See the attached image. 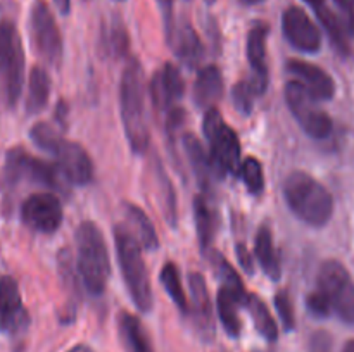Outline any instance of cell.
I'll list each match as a JSON object with an SVG mask.
<instances>
[{"label": "cell", "mask_w": 354, "mask_h": 352, "mask_svg": "<svg viewBox=\"0 0 354 352\" xmlns=\"http://www.w3.org/2000/svg\"><path fill=\"white\" fill-rule=\"evenodd\" d=\"M120 110L127 140L135 154H144L149 147L147 109H145V79L137 57H128L120 81Z\"/></svg>", "instance_id": "cell-1"}, {"label": "cell", "mask_w": 354, "mask_h": 352, "mask_svg": "<svg viewBox=\"0 0 354 352\" xmlns=\"http://www.w3.org/2000/svg\"><path fill=\"white\" fill-rule=\"evenodd\" d=\"M283 197L289 209L303 223L322 228L334 214V197L318 179L304 171H292L283 182Z\"/></svg>", "instance_id": "cell-2"}, {"label": "cell", "mask_w": 354, "mask_h": 352, "mask_svg": "<svg viewBox=\"0 0 354 352\" xmlns=\"http://www.w3.org/2000/svg\"><path fill=\"white\" fill-rule=\"evenodd\" d=\"M78 262L76 269L82 276L85 289L92 295H102L106 292L111 275V261L106 238L93 221H83L75 233Z\"/></svg>", "instance_id": "cell-3"}, {"label": "cell", "mask_w": 354, "mask_h": 352, "mask_svg": "<svg viewBox=\"0 0 354 352\" xmlns=\"http://www.w3.org/2000/svg\"><path fill=\"white\" fill-rule=\"evenodd\" d=\"M114 244H116L118 262H120L121 275L131 300L142 313L152 309V286L149 278L147 266L142 255L140 242L135 238L128 226L114 228Z\"/></svg>", "instance_id": "cell-4"}, {"label": "cell", "mask_w": 354, "mask_h": 352, "mask_svg": "<svg viewBox=\"0 0 354 352\" xmlns=\"http://www.w3.org/2000/svg\"><path fill=\"white\" fill-rule=\"evenodd\" d=\"M24 83V50L19 31L10 19L0 17V104L16 107Z\"/></svg>", "instance_id": "cell-5"}, {"label": "cell", "mask_w": 354, "mask_h": 352, "mask_svg": "<svg viewBox=\"0 0 354 352\" xmlns=\"http://www.w3.org/2000/svg\"><path fill=\"white\" fill-rule=\"evenodd\" d=\"M203 131L209 144V157L218 178H223L225 175H239L242 164L241 140L237 133L225 123L216 107H211L204 114Z\"/></svg>", "instance_id": "cell-6"}, {"label": "cell", "mask_w": 354, "mask_h": 352, "mask_svg": "<svg viewBox=\"0 0 354 352\" xmlns=\"http://www.w3.org/2000/svg\"><path fill=\"white\" fill-rule=\"evenodd\" d=\"M317 290L324 293L339 320L354 324V280L344 264L335 259L325 261L318 271Z\"/></svg>", "instance_id": "cell-7"}, {"label": "cell", "mask_w": 354, "mask_h": 352, "mask_svg": "<svg viewBox=\"0 0 354 352\" xmlns=\"http://www.w3.org/2000/svg\"><path fill=\"white\" fill-rule=\"evenodd\" d=\"M30 33L37 54L47 64L57 68L62 61V50H64L62 35L57 23H55L54 14L44 0H37L31 7Z\"/></svg>", "instance_id": "cell-8"}, {"label": "cell", "mask_w": 354, "mask_h": 352, "mask_svg": "<svg viewBox=\"0 0 354 352\" xmlns=\"http://www.w3.org/2000/svg\"><path fill=\"white\" fill-rule=\"evenodd\" d=\"M286 100L292 116L310 137L327 138L332 133L330 116L317 106V100L296 79L286 85Z\"/></svg>", "instance_id": "cell-9"}, {"label": "cell", "mask_w": 354, "mask_h": 352, "mask_svg": "<svg viewBox=\"0 0 354 352\" xmlns=\"http://www.w3.org/2000/svg\"><path fill=\"white\" fill-rule=\"evenodd\" d=\"M6 175L10 182L26 178L35 183H40V185L50 186L54 190H59L62 186L59 182L62 175L57 166H52L50 162L33 157L23 148H12V150L7 152Z\"/></svg>", "instance_id": "cell-10"}, {"label": "cell", "mask_w": 354, "mask_h": 352, "mask_svg": "<svg viewBox=\"0 0 354 352\" xmlns=\"http://www.w3.org/2000/svg\"><path fill=\"white\" fill-rule=\"evenodd\" d=\"M64 217L62 204L55 193L40 192L28 197L21 206V219L38 233H54Z\"/></svg>", "instance_id": "cell-11"}, {"label": "cell", "mask_w": 354, "mask_h": 352, "mask_svg": "<svg viewBox=\"0 0 354 352\" xmlns=\"http://www.w3.org/2000/svg\"><path fill=\"white\" fill-rule=\"evenodd\" d=\"M152 104L156 110L162 116H168L173 110L180 109V100L185 92V83H183L180 69L171 62H166L165 66L154 72L149 85Z\"/></svg>", "instance_id": "cell-12"}, {"label": "cell", "mask_w": 354, "mask_h": 352, "mask_svg": "<svg viewBox=\"0 0 354 352\" xmlns=\"http://www.w3.org/2000/svg\"><path fill=\"white\" fill-rule=\"evenodd\" d=\"M282 31L286 40L292 45L296 50L315 54L322 47V33L317 24L311 21L306 10L301 7L292 6L283 10L282 16Z\"/></svg>", "instance_id": "cell-13"}, {"label": "cell", "mask_w": 354, "mask_h": 352, "mask_svg": "<svg viewBox=\"0 0 354 352\" xmlns=\"http://www.w3.org/2000/svg\"><path fill=\"white\" fill-rule=\"evenodd\" d=\"M165 31L169 47L183 64L189 68H196L201 64L204 57L203 41L189 21L173 16L165 23Z\"/></svg>", "instance_id": "cell-14"}, {"label": "cell", "mask_w": 354, "mask_h": 352, "mask_svg": "<svg viewBox=\"0 0 354 352\" xmlns=\"http://www.w3.org/2000/svg\"><path fill=\"white\" fill-rule=\"evenodd\" d=\"M30 316L23 304L19 285L12 276L0 278V333L17 335L26 330Z\"/></svg>", "instance_id": "cell-15"}, {"label": "cell", "mask_w": 354, "mask_h": 352, "mask_svg": "<svg viewBox=\"0 0 354 352\" xmlns=\"http://www.w3.org/2000/svg\"><path fill=\"white\" fill-rule=\"evenodd\" d=\"M52 154L57 159V168L66 182L73 185H88L93 178V164L88 152L75 141L62 140Z\"/></svg>", "instance_id": "cell-16"}, {"label": "cell", "mask_w": 354, "mask_h": 352, "mask_svg": "<svg viewBox=\"0 0 354 352\" xmlns=\"http://www.w3.org/2000/svg\"><path fill=\"white\" fill-rule=\"evenodd\" d=\"M287 71L317 102H325V100H330L334 97V79L320 66L301 61V59H290V61H287Z\"/></svg>", "instance_id": "cell-17"}, {"label": "cell", "mask_w": 354, "mask_h": 352, "mask_svg": "<svg viewBox=\"0 0 354 352\" xmlns=\"http://www.w3.org/2000/svg\"><path fill=\"white\" fill-rule=\"evenodd\" d=\"M190 286V306L189 313L192 314L194 323L197 330L203 333L204 338L213 337L214 323H213V307H211L209 292H207L206 280L201 273H190L189 275Z\"/></svg>", "instance_id": "cell-18"}, {"label": "cell", "mask_w": 354, "mask_h": 352, "mask_svg": "<svg viewBox=\"0 0 354 352\" xmlns=\"http://www.w3.org/2000/svg\"><path fill=\"white\" fill-rule=\"evenodd\" d=\"M270 28L258 23L251 28L248 35V59L252 68V78L258 92L265 93L268 88V64H266V38Z\"/></svg>", "instance_id": "cell-19"}, {"label": "cell", "mask_w": 354, "mask_h": 352, "mask_svg": "<svg viewBox=\"0 0 354 352\" xmlns=\"http://www.w3.org/2000/svg\"><path fill=\"white\" fill-rule=\"evenodd\" d=\"M183 148H185L187 157L190 161V168H192L201 188L211 192V186H213V182L218 178V175L209 157V152H206L203 141L192 133H187L183 137Z\"/></svg>", "instance_id": "cell-20"}, {"label": "cell", "mask_w": 354, "mask_h": 352, "mask_svg": "<svg viewBox=\"0 0 354 352\" xmlns=\"http://www.w3.org/2000/svg\"><path fill=\"white\" fill-rule=\"evenodd\" d=\"M223 75L218 66H204L194 83V102L203 109L216 106L223 95Z\"/></svg>", "instance_id": "cell-21"}, {"label": "cell", "mask_w": 354, "mask_h": 352, "mask_svg": "<svg viewBox=\"0 0 354 352\" xmlns=\"http://www.w3.org/2000/svg\"><path fill=\"white\" fill-rule=\"evenodd\" d=\"M118 331L127 352H154L144 323L135 314L121 311L118 314Z\"/></svg>", "instance_id": "cell-22"}, {"label": "cell", "mask_w": 354, "mask_h": 352, "mask_svg": "<svg viewBox=\"0 0 354 352\" xmlns=\"http://www.w3.org/2000/svg\"><path fill=\"white\" fill-rule=\"evenodd\" d=\"M100 48L111 59H121L128 55L130 38H128V31L120 17H111L102 24Z\"/></svg>", "instance_id": "cell-23"}, {"label": "cell", "mask_w": 354, "mask_h": 352, "mask_svg": "<svg viewBox=\"0 0 354 352\" xmlns=\"http://www.w3.org/2000/svg\"><path fill=\"white\" fill-rule=\"evenodd\" d=\"M245 306V300L232 292L227 286H221L218 292V317L223 324L225 331L230 337L237 338L242 331V320L239 316V309Z\"/></svg>", "instance_id": "cell-24"}, {"label": "cell", "mask_w": 354, "mask_h": 352, "mask_svg": "<svg viewBox=\"0 0 354 352\" xmlns=\"http://www.w3.org/2000/svg\"><path fill=\"white\" fill-rule=\"evenodd\" d=\"M256 257H258L259 266L265 271V275L270 280L277 282L282 276V264H280V257L277 254L275 244H273V235L266 224L259 226L258 233H256Z\"/></svg>", "instance_id": "cell-25"}, {"label": "cell", "mask_w": 354, "mask_h": 352, "mask_svg": "<svg viewBox=\"0 0 354 352\" xmlns=\"http://www.w3.org/2000/svg\"><path fill=\"white\" fill-rule=\"evenodd\" d=\"M124 216H127L128 228L135 235V238L140 242L142 247L147 248V251H156L159 247V238L156 233L154 223L149 219L144 209L128 202L124 204Z\"/></svg>", "instance_id": "cell-26"}, {"label": "cell", "mask_w": 354, "mask_h": 352, "mask_svg": "<svg viewBox=\"0 0 354 352\" xmlns=\"http://www.w3.org/2000/svg\"><path fill=\"white\" fill-rule=\"evenodd\" d=\"M194 216H196V228L201 248H203V252H207L213 245L218 221L216 213L204 195H197L194 199Z\"/></svg>", "instance_id": "cell-27"}, {"label": "cell", "mask_w": 354, "mask_h": 352, "mask_svg": "<svg viewBox=\"0 0 354 352\" xmlns=\"http://www.w3.org/2000/svg\"><path fill=\"white\" fill-rule=\"evenodd\" d=\"M50 97V76L41 66H35L28 79L26 109L30 114H37L47 106Z\"/></svg>", "instance_id": "cell-28"}, {"label": "cell", "mask_w": 354, "mask_h": 352, "mask_svg": "<svg viewBox=\"0 0 354 352\" xmlns=\"http://www.w3.org/2000/svg\"><path fill=\"white\" fill-rule=\"evenodd\" d=\"M244 307H248L258 333L261 335L265 340L275 342L277 338H279V328H277L275 320H273L272 311H270L268 306L263 302L261 297H258L256 293H249Z\"/></svg>", "instance_id": "cell-29"}, {"label": "cell", "mask_w": 354, "mask_h": 352, "mask_svg": "<svg viewBox=\"0 0 354 352\" xmlns=\"http://www.w3.org/2000/svg\"><path fill=\"white\" fill-rule=\"evenodd\" d=\"M311 7H313L315 14L318 16L320 23L324 24L325 30L328 31L332 38V43L342 52V54H348V41H346V30L342 26V21L335 16L334 10L327 6L325 0H306Z\"/></svg>", "instance_id": "cell-30"}, {"label": "cell", "mask_w": 354, "mask_h": 352, "mask_svg": "<svg viewBox=\"0 0 354 352\" xmlns=\"http://www.w3.org/2000/svg\"><path fill=\"white\" fill-rule=\"evenodd\" d=\"M57 268L62 289L69 295V302H78V299L82 297V292H80V275L76 273L78 269L73 264V255L69 248H62L57 254Z\"/></svg>", "instance_id": "cell-31"}, {"label": "cell", "mask_w": 354, "mask_h": 352, "mask_svg": "<svg viewBox=\"0 0 354 352\" xmlns=\"http://www.w3.org/2000/svg\"><path fill=\"white\" fill-rule=\"evenodd\" d=\"M211 264H213V269L214 273H216V276L220 278L221 286H227V289H230L232 292L237 293L239 297L248 300L249 293L245 292V286L244 283H242V278L239 276V273L232 268V264L227 261V257H225L221 252H216V251L211 252Z\"/></svg>", "instance_id": "cell-32"}, {"label": "cell", "mask_w": 354, "mask_h": 352, "mask_svg": "<svg viewBox=\"0 0 354 352\" xmlns=\"http://www.w3.org/2000/svg\"><path fill=\"white\" fill-rule=\"evenodd\" d=\"M159 280H161V283L165 285L166 292L171 297L173 302L176 304V307H178L183 314L189 313V300H187V293L185 290H183L182 280H180V271L178 268H176L175 262L169 261L162 266Z\"/></svg>", "instance_id": "cell-33"}, {"label": "cell", "mask_w": 354, "mask_h": 352, "mask_svg": "<svg viewBox=\"0 0 354 352\" xmlns=\"http://www.w3.org/2000/svg\"><path fill=\"white\" fill-rule=\"evenodd\" d=\"M158 185H159V193H161V207L162 213H165L166 221H168L171 226L176 224V197L175 190H173V183L169 182L168 175L165 173V169L158 164Z\"/></svg>", "instance_id": "cell-34"}, {"label": "cell", "mask_w": 354, "mask_h": 352, "mask_svg": "<svg viewBox=\"0 0 354 352\" xmlns=\"http://www.w3.org/2000/svg\"><path fill=\"white\" fill-rule=\"evenodd\" d=\"M242 179L252 195H261L265 188V175H263L261 162L256 157H245L241 164Z\"/></svg>", "instance_id": "cell-35"}, {"label": "cell", "mask_w": 354, "mask_h": 352, "mask_svg": "<svg viewBox=\"0 0 354 352\" xmlns=\"http://www.w3.org/2000/svg\"><path fill=\"white\" fill-rule=\"evenodd\" d=\"M259 95H261V93L258 92V88H256V85L251 79L239 81L237 85L234 86V90H232V99H234L235 107H237L239 113L242 114H251L256 97Z\"/></svg>", "instance_id": "cell-36"}, {"label": "cell", "mask_w": 354, "mask_h": 352, "mask_svg": "<svg viewBox=\"0 0 354 352\" xmlns=\"http://www.w3.org/2000/svg\"><path fill=\"white\" fill-rule=\"evenodd\" d=\"M30 138L33 140V144L38 148L47 152H54L57 148V145L61 144L64 138H61V135L52 128V124L48 123H37L30 130Z\"/></svg>", "instance_id": "cell-37"}, {"label": "cell", "mask_w": 354, "mask_h": 352, "mask_svg": "<svg viewBox=\"0 0 354 352\" xmlns=\"http://www.w3.org/2000/svg\"><path fill=\"white\" fill-rule=\"evenodd\" d=\"M275 307L280 320H282L283 328H286L287 331H292L294 328H296V316H294L292 300H290L289 293H287L286 290H280L275 295Z\"/></svg>", "instance_id": "cell-38"}, {"label": "cell", "mask_w": 354, "mask_h": 352, "mask_svg": "<svg viewBox=\"0 0 354 352\" xmlns=\"http://www.w3.org/2000/svg\"><path fill=\"white\" fill-rule=\"evenodd\" d=\"M306 306L310 309V313L317 317H327L330 316V306H328L327 299H325L324 293L320 290H315L310 295L306 297Z\"/></svg>", "instance_id": "cell-39"}, {"label": "cell", "mask_w": 354, "mask_h": 352, "mask_svg": "<svg viewBox=\"0 0 354 352\" xmlns=\"http://www.w3.org/2000/svg\"><path fill=\"white\" fill-rule=\"evenodd\" d=\"M342 12V26L349 35H354V0H334Z\"/></svg>", "instance_id": "cell-40"}, {"label": "cell", "mask_w": 354, "mask_h": 352, "mask_svg": "<svg viewBox=\"0 0 354 352\" xmlns=\"http://www.w3.org/2000/svg\"><path fill=\"white\" fill-rule=\"evenodd\" d=\"M310 352H332V337L327 331H317L310 340Z\"/></svg>", "instance_id": "cell-41"}, {"label": "cell", "mask_w": 354, "mask_h": 352, "mask_svg": "<svg viewBox=\"0 0 354 352\" xmlns=\"http://www.w3.org/2000/svg\"><path fill=\"white\" fill-rule=\"evenodd\" d=\"M237 257L239 261H241L242 268L248 271V275H252V273H254V264H252L251 254H249L244 244H237Z\"/></svg>", "instance_id": "cell-42"}, {"label": "cell", "mask_w": 354, "mask_h": 352, "mask_svg": "<svg viewBox=\"0 0 354 352\" xmlns=\"http://www.w3.org/2000/svg\"><path fill=\"white\" fill-rule=\"evenodd\" d=\"M159 6H161V9H162V17H165V23L175 16V14H173V0H159Z\"/></svg>", "instance_id": "cell-43"}, {"label": "cell", "mask_w": 354, "mask_h": 352, "mask_svg": "<svg viewBox=\"0 0 354 352\" xmlns=\"http://www.w3.org/2000/svg\"><path fill=\"white\" fill-rule=\"evenodd\" d=\"M55 7L61 14H69V9H71V0H54Z\"/></svg>", "instance_id": "cell-44"}, {"label": "cell", "mask_w": 354, "mask_h": 352, "mask_svg": "<svg viewBox=\"0 0 354 352\" xmlns=\"http://www.w3.org/2000/svg\"><path fill=\"white\" fill-rule=\"evenodd\" d=\"M68 352H93V349L86 344H78V345H75V347L69 349Z\"/></svg>", "instance_id": "cell-45"}, {"label": "cell", "mask_w": 354, "mask_h": 352, "mask_svg": "<svg viewBox=\"0 0 354 352\" xmlns=\"http://www.w3.org/2000/svg\"><path fill=\"white\" fill-rule=\"evenodd\" d=\"M342 352H354V340H349L342 349Z\"/></svg>", "instance_id": "cell-46"}, {"label": "cell", "mask_w": 354, "mask_h": 352, "mask_svg": "<svg viewBox=\"0 0 354 352\" xmlns=\"http://www.w3.org/2000/svg\"><path fill=\"white\" fill-rule=\"evenodd\" d=\"M244 3H248V6H254V3H259L263 2V0H242Z\"/></svg>", "instance_id": "cell-47"}]
</instances>
